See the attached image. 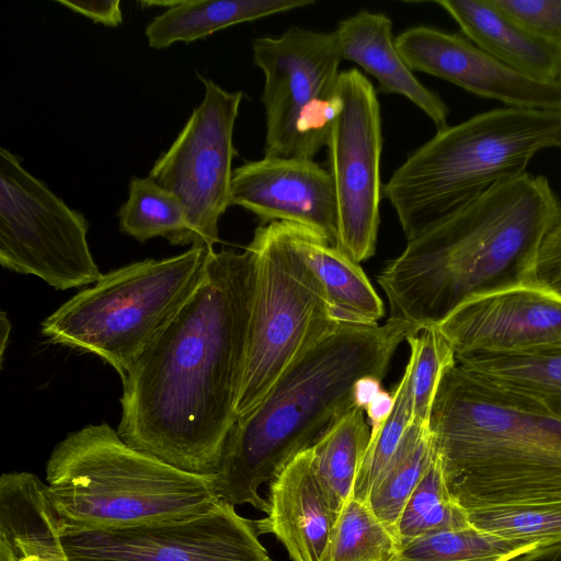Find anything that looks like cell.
<instances>
[{"instance_id":"obj_1","label":"cell","mask_w":561,"mask_h":561,"mask_svg":"<svg viewBox=\"0 0 561 561\" xmlns=\"http://www.w3.org/2000/svg\"><path fill=\"white\" fill-rule=\"evenodd\" d=\"M256 257L210 251L203 280L127 370L117 434L188 472L216 474L236 422Z\"/></svg>"},{"instance_id":"obj_2","label":"cell","mask_w":561,"mask_h":561,"mask_svg":"<svg viewBox=\"0 0 561 561\" xmlns=\"http://www.w3.org/2000/svg\"><path fill=\"white\" fill-rule=\"evenodd\" d=\"M561 219V199L543 175L496 183L408 240L377 280L390 319L417 332L467 301L528 283L537 250Z\"/></svg>"},{"instance_id":"obj_3","label":"cell","mask_w":561,"mask_h":561,"mask_svg":"<svg viewBox=\"0 0 561 561\" xmlns=\"http://www.w3.org/2000/svg\"><path fill=\"white\" fill-rule=\"evenodd\" d=\"M416 332L390 318L382 325L341 323L311 346L252 411L236 419L216 473L219 500L265 513L260 488L354 407L358 379H382L399 344Z\"/></svg>"},{"instance_id":"obj_4","label":"cell","mask_w":561,"mask_h":561,"mask_svg":"<svg viewBox=\"0 0 561 561\" xmlns=\"http://www.w3.org/2000/svg\"><path fill=\"white\" fill-rule=\"evenodd\" d=\"M454 502L466 512L561 503V417L449 366L428 421Z\"/></svg>"},{"instance_id":"obj_5","label":"cell","mask_w":561,"mask_h":561,"mask_svg":"<svg viewBox=\"0 0 561 561\" xmlns=\"http://www.w3.org/2000/svg\"><path fill=\"white\" fill-rule=\"evenodd\" d=\"M561 149V108L503 106L447 126L383 184L407 240L496 183L526 173L541 150Z\"/></svg>"},{"instance_id":"obj_6","label":"cell","mask_w":561,"mask_h":561,"mask_svg":"<svg viewBox=\"0 0 561 561\" xmlns=\"http://www.w3.org/2000/svg\"><path fill=\"white\" fill-rule=\"evenodd\" d=\"M46 485L62 523L87 528L190 517L220 501L216 474L188 472L136 449L107 423L89 424L55 446Z\"/></svg>"},{"instance_id":"obj_7","label":"cell","mask_w":561,"mask_h":561,"mask_svg":"<svg viewBox=\"0 0 561 561\" xmlns=\"http://www.w3.org/2000/svg\"><path fill=\"white\" fill-rule=\"evenodd\" d=\"M211 250L191 247L102 275L47 317L41 332L49 343L96 355L123 379L198 287Z\"/></svg>"},{"instance_id":"obj_8","label":"cell","mask_w":561,"mask_h":561,"mask_svg":"<svg viewBox=\"0 0 561 561\" xmlns=\"http://www.w3.org/2000/svg\"><path fill=\"white\" fill-rule=\"evenodd\" d=\"M249 247L256 257V288L237 419L252 411L301 355L341 324L289 222L259 226Z\"/></svg>"},{"instance_id":"obj_9","label":"cell","mask_w":561,"mask_h":561,"mask_svg":"<svg viewBox=\"0 0 561 561\" xmlns=\"http://www.w3.org/2000/svg\"><path fill=\"white\" fill-rule=\"evenodd\" d=\"M252 55L264 73V157L313 160L337 106L343 58L335 33L293 26L279 37L254 38Z\"/></svg>"},{"instance_id":"obj_10","label":"cell","mask_w":561,"mask_h":561,"mask_svg":"<svg viewBox=\"0 0 561 561\" xmlns=\"http://www.w3.org/2000/svg\"><path fill=\"white\" fill-rule=\"evenodd\" d=\"M89 225L18 156L0 149V264L34 275L58 290L96 283L102 274L91 254Z\"/></svg>"},{"instance_id":"obj_11","label":"cell","mask_w":561,"mask_h":561,"mask_svg":"<svg viewBox=\"0 0 561 561\" xmlns=\"http://www.w3.org/2000/svg\"><path fill=\"white\" fill-rule=\"evenodd\" d=\"M198 77L205 88L203 101L148 176L184 205L183 244L213 248L219 241V219L230 206L233 128L243 92L227 91Z\"/></svg>"},{"instance_id":"obj_12","label":"cell","mask_w":561,"mask_h":561,"mask_svg":"<svg viewBox=\"0 0 561 561\" xmlns=\"http://www.w3.org/2000/svg\"><path fill=\"white\" fill-rule=\"evenodd\" d=\"M328 171L337 210L335 248L356 263L375 254L382 197V127L377 90L355 68L341 71Z\"/></svg>"},{"instance_id":"obj_13","label":"cell","mask_w":561,"mask_h":561,"mask_svg":"<svg viewBox=\"0 0 561 561\" xmlns=\"http://www.w3.org/2000/svg\"><path fill=\"white\" fill-rule=\"evenodd\" d=\"M70 561H273L254 523L219 501L207 512L125 527L62 523Z\"/></svg>"},{"instance_id":"obj_14","label":"cell","mask_w":561,"mask_h":561,"mask_svg":"<svg viewBox=\"0 0 561 561\" xmlns=\"http://www.w3.org/2000/svg\"><path fill=\"white\" fill-rule=\"evenodd\" d=\"M455 357L561 346V298L522 284L473 298L438 324Z\"/></svg>"},{"instance_id":"obj_15","label":"cell","mask_w":561,"mask_h":561,"mask_svg":"<svg viewBox=\"0 0 561 561\" xmlns=\"http://www.w3.org/2000/svg\"><path fill=\"white\" fill-rule=\"evenodd\" d=\"M412 71L425 72L505 106L561 108V81H539L501 64L467 37L414 26L396 37Z\"/></svg>"},{"instance_id":"obj_16","label":"cell","mask_w":561,"mask_h":561,"mask_svg":"<svg viewBox=\"0 0 561 561\" xmlns=\"http://www.w3.org/2000/svg\"><path fill=\"white\" fill-rule=\"evenodd\" d=\"M230 205L256 215L263 224L305 227L335 245L337 210L328 169L313 160L264 157L232 172Z\"/></svg>"},{"instance_id":"obj_17","label":"cell","mask_w":561,"mask_h":561,"mask_svg":"<svg viewBox=\"0 0 561 561\" xmlns=\"http://www.w3.org/2000/svg\"><path fill=\"white\" fill-rule=\"evenodd\" d=\"M265 517L253 520L271 534L291 561H321L336 518L314 473L310 448L296 456L270 483Z\"/></svg>"},{"instance_id":"obj_18","label":"cell","mask_w":561,"mask_h":561,"mask_svg":"<svg viewBox=\"0 0 561 561\" xmlns=\"http://www.w3.org/2000/svg\"><path fill=\"white\" fill-rule=\"evenodd\" d=\"M343 60L357 64L378 82L379 92L399 94L421 108L437 130L448 126L449 108L422 84L396 45L392 21L366 9L339 22L334 31Z\"/></svg>"},{"instance_id":"obj_19","label":"cell","mask_w":561,"mask_h":561,"mask_svg":"<svg viewBox=\"0 0 561 561\" xmlns=\"http://www.w3.org/2000/svg\"><path fill=\"white\" fill-rule=\"evenodd\" d=\"M0 561H70L46 483L31 472L0 478Z\"/></svg>"},{"instance_id":"obj_20","label":"cell","mask_w":561,"mask_h":561,"mask_svg":"<svg viewBox=\"0 0 561 561\" xmlns=\"http://www.w3.org/2000/svg\"><path fill=\"white\" fill-rule=\"evenodd\" d=\"M466 37L506 67L539 81H559L561 47L537 36L491 0H437Z\"/></svg>"},{"instance_id":"obj_21","label":"cell","mask_w":561,"mask_h":561,"mask_svg":"<svg viewBox=\"0 0 561 561\" xmlns=\"http://www.w3.org/2000/svg\"><path fill=\"white\" fill-rule=\"evenodd\" d=\"M290 225L300 252L323 285L335 320L377 325L385 314L383 304L359 264L316 232Z\"/></svg>"},{"instance_id":"obj_22","label":"cell","mask_w":561,"mask_h":561,"mask_svg":"<svg viewBox=\"0 0 561 561\" xmlns=\"http://www.w3.org/2000/svg\"><path fill=\"white\" fill-rule=\"evenodd\" d=\"M476 379L518 396L561 417V346L523 353H476L456 357Z\"/></svg>"},{"instance_id":"obj_23","label":"cell","mask_w":561,"mask_h":561,"mask_svg":"<svg viewBox=\"0 0 561 561\" xmlns=\"http://www.w3.org/2000/svg\"><path fill=\"white\" fill-rule=\"evenodd\" d=\"M313 0H184L173 1L146 27L152 48L186 44L248 21L311 5Z\"/></svg>"},{"instance_id":"obj_24","label":"cell","mask_w":561,"mask_h":561,"mask_svg":"<svg viewBox=\"0 0 561 561\" xmlns=\"http://www.w3.org/2000/svg\"><path fill=\"white\" fill-rule=\"evenodd\" d=\"M369 440L370 426L365 411L353 407L310 447L314 473L336 514L353 493Z\"/></svg>"},{"instance_id":"obj_25","label":"cell","mask_w":561,"mask_h":561,"mask_svg":"<svg viewBox=\"0 0 561 561\" xmlns=\"http://www.w3.org/2000/svg\"><path fill=\"white\" fill-rule=\"evenodd\" d=\"M551 543L507 539L467 525L420 537L403 546L393 561H511Z\"/></svg>"},{"instance_id":"obj_26","label":"cell","mask_w":561,"mask_h":561,"mask_svg":"<svg viewBox=\"0 0 561 561\" xmlns=\"http://www.w3.org/2000/svg\"><path fill=\"white\" fill-rule=\"evenodd\" d=\"M434 456L428 425L412 422L389 467L367 501L373 512L396 537L403 507Z\"/></svg>"},{"instance_id":"obj_27","label":"cell","mask_w":561,"mask_h":561,"mask_svg":"<svg viewBox=\"0 0 561 561\" xmlns=\"http://www.w3.org/2000/svg\"><path fill=\"white\" fill-rule=\"evenodd\" d=\"M119 229L137 241L163 237L183 245L187 230L186 210L182 202L150 176H134L128 198L117 213Z\"/></svg>"},{"instance_id":"obj_28","label":"cell","mask_w":561,"mask_h":561,"mask_svg":"<svg viewBox=\"0 0 561 561\" xmlns=\"http://www.w3.org/2000/svg\"><path fill=\"white\" fill-rule=\"evenodd\" d=\"M400 550L392 531L352 493L336 515L321 561H393Z\"/></svg>"},{"instance_id":"obj_29","label":"cell","mask_w":561,"mask_h":561,"mask_svg":"<svg viewBox=\"0 0 561 561\" xmlns=\"http://www.w3.org/2000/svg\"><path fill=\"white\" fill-rule=\"evenodd\" d=\"M470 525L467 512L451 499L437 456L410 495L400 515L397 537L401 548L435 531Z\"/></svg>"},{"instance_id":"obj_30","label":"cell","mask_w":561,"mask_h":561,"mask_svg":"<svg viewBox=\"0 0 561 561\" xmlns=\"http://www.w3.org/2000/svg\"><path fill=\"white\" fill-rule=\"evenodd\" d=\"M412 422L428 425L432 404L445 370L456 363L455 352L438 325H428L407 339Z\"/></svg>"},{"instance_id":"obj_31","label":"cell","mask_w":561,"mask_h":561,"mask_svg":"<svg viewBox=\"0 0 561 561\" xmlns=\"http://www.w3.org/2000/svg\"><path fill=\"white\" fill-rule=\"evenodd\" d=\"M467 517L474 528L497 537L561 542V503L490 507Z\"/></svg>"},{"instance_id":"obj_32","label":"cell","mask_w":561,"mask_h":561,"mask_svg":"<svg viewBox=\"0 0 561 561\" xmlns=\"http://www.w3.org/2000/svg\"><path fill=\"white\" fill-rule=\"evenodd\" d=\"M394 407L379 431L370 435L368 447L358 468L353 496L367 502L394 457L412 423V399L409 377L404 371L394 391Z\"/></svg>"},{"instance_id":"obj_33","label":"cell","mask_w":561,"mask_h":561,"mask_svg":"<svg viewBox=\"0 0 561 561\" xmlns=\"http://www.w3.org/2000/svg\"><path fill=\"white\" fill-rule=\"evenodd\" d=\"M537 36L561 47V0H491Z\"/></svg>"},{"instance_id":"obj_34","label":"cell","mask_w":561,"mask_h":561,"mask_svg":"<svg viewBox=\"0 0 561 561\" xmlns=\"http://www.w3.org/2000/svg\"><path fill=\"white\" fill-rule=\"evenodd\" d=\"M527 284L561 298V219L543 237Z\"/></svg>"},{"instance_id":"obj_35","label":"cell","mask_w":561,"mask_h":561,"mask_svg":"<svg viewBox=\"0 0 561 561\" xmlns=\"http://www.w3.org/2000/svg\"><path fill=\"white\" fill-rule=\"evenodd\" d=\"M57 3L80 13L95 23L116 27L123 22L119 0L104 1H70L56 0Z\"/></svg>"},{"instance_id":"obj_36","label":"cell","mask_w":561,"mask_h":561,"mask_svg":"<svg viewBox=\"0 0 561 561\" xmlns=\"http://www.w3.org/2000/svg\"><path fill=\"white\" fill-rule=\"evenodd\" d=\"M394 407L393 392L381 390L367 405L365 414L370 426V435L377 433L387 421Z\"/></svg>"},{"instance_id":"obj_37","label":"cell","mask_w":561,"mask_h":561,"mask_svg":"<svg viewBox=\"0 0 561 561\" xmlns=\"http://www.w3.org/2000/svg\"><path fill=\"white\" fill-rule=\"evenodd\" d=\"M381 380L382 379L374 376H366L358 379L353 388L354 407L365 411L367 405L382 390Z\"/></svg>"},{"instance_id":"obj_38","label":"cell","mask_w":561,"mask_h":561,"mask_svg":"<svg viewBox=\"0 0 561 561\" xmlns=\"http://www.w3.org/2000/svg\"><path fill=\"white\" fill-rule=\"evenodd\" d=\"M11 331V323L5 311H1L0 317V357L1 364L3 363L4 352L9 343V335Z\"/></svg>"},{"instance_id":"obj_39","label":"cell","mask_w":561,"mask_h":561,"mask_svg":"<svg viewBox=\"0 0 561 561\" xmlns=\"http://www.w3.org/2000/svg\"><path fill=\"white\" fill-rule=\"evenodd\" d=\"M543 561H561V542L548 545L543 548Z\"/></svg>"},{"instance_id":"obj_40","label":"cell","mask_w":561,"mask_h":561,"mask_svg":"<svg viewBox=\"0 0 561 561\" xmlns=\"http://www.w3.org/2000/svg\"><path fill=\"white\" fill-rule=\"evenodd\" d=\"M560 81H561V76H560Z\"/></svg>"}]
</instances>
